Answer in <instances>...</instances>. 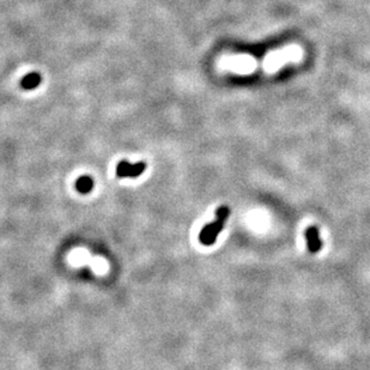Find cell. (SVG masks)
I'll return each mask as SVG.
<instances>
[{"label":"cell","mask_w":370,"mask_h":370,"mask_svg":"<svg viewBox=\"0 0 370 370\" xmlns=\"http://www.w3.org/2000/svg\"><path fill=\"white\" fill-rule=\"evenodd\" d=\"M301 58V49L296 47V46H290V47L284 48L278 52H272V53L267 55L264 60V69L269 74H273V72L278 71L285 64L299 61Z\"/></svg>","instance_id":"cell-1"},{"label":"cell","mask_w":370,"mask_h":370,"mask_svg":"<svg viewBox=\"0 0 370 370\" xmlns=\"http://www.w3.org/2000/svg\"><path fill=\"white\" fill-rule=\"evenodd\" d=\"M230 215V209L228 206H221L216 211V221L215 222L206 224L199 234L200 242L205 246H211L217 240V236L223 230L224 223L226 222Z\"/></svg>","instance_id":"cell-2"},{"label":"cell","mask_w":370,"mask_h":370,"mask_svg":"<svg viewBox=\"0 0 370 370\" xmlns=\"http://www.w3.org/2000/svg\"><path fill=\"white\" fill-rule=\"evenodd\" d=\"M147 164L144 162L131 164L127 161H121L116 168V175L119 177H138L144 173Z\"/></svg>","instance_id":"cell-3"},{"label":"cell","mask_w":370,"mask_h":370,"mask_svg":"<svg viewBox=\"0 0 370 370\" xmlns=\"http://www.w3.org/2000/svg\"><path fill=\"white\" fill-rule=\"evenodd\" d=\"M231 66L238 74H252L256 68V63L249 55H237L231 59Z\"/></svg>","instance_id":"cell-4"},{"label":"cell","mask_w":370,"mask_h":370,"mask_svg":"<svg viewBox=\"0 0 370 370\" xmlns=\"http://www.w3.org/2000/svg\"><path fill=\"white\" fill-rule=\"evenodd\" d=\"M305 238H307L308 249L310 253H317L322 247V241L320 238L319 229L316 226H309L305 230Z\"/></svg>","instance_id":"cell-5"},{"label":"cell","mask_w":370,"mask_h":370,"mask_svg":"<svg viewBox=\"0 0 370 370\" xmlns=\"http://www.w3.org/2000/svg\"><path fill=\"white\" fill-rule=\"evenodd\" d=\"M41 83V75L36 72H33V74L25 75L22 80V88L27 89V90H31L35 89L36 86H39V84Z\"/></svg>","instance_id":"cell-6"},{"label":"cell","mask_w":370,"mask_h":370,"mask_svg":"<svg viewBox=\"0 0 370 370\" xmlns=\"http://www.w3.org/2000/svg\"><path fill=\"white\" fill-rule=\"evenodd\" d=\"M94 187V180L90 176H80L75 182V188L80 193H89Z\"/></svg>","instance_id":"cell-7"}]
</instances>
